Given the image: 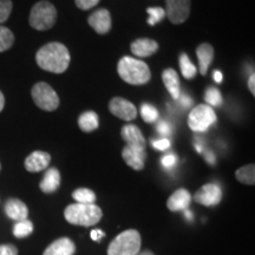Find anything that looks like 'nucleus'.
Masks as SVG:
<instances>
[{
    "label": "nucleus",
    "instance_id": "1",
    "mask_svg": "<svg viewBox=\"0 0 255 255\" xmlns=\"http://www.w3.org/2000/svg\"><path fill=\"white\" fill-rule=\"evenodd\" d=\"M36 62L44 71L63 73L69 68L70 52L64 44L53 41V43L45 44L38 50Z\"/></svg>",
    "mask_w": 255,
    "mask_h": 255
},
{
    "label": "nucleus",
    "instance_id": "2",
    "mask_svg": "<svg viewBox=\"0 0 255 255\" xmlns=\"http://www.w3.org/2000/svg\"><path fill=\"white\" fill-rule=\"evenodd\" d=\"M120 77L128 84L143 85L151 78V73L146 63L132 57H123L117 65Z\"/></svg>",
    "mask_w": 255,
    "mask_h": 255
},
{
    "label": "nucleus",
    "instance_id": "3",
    "mask_svg": "<svg viewBox=\"0 0 255 255\" xmlns=\"http://www.w3.org/2000/svg\"><path fill=\"white\" fill-rule=\"evenodd\" d=\"M66 221L75 226H83V227H90L97 225L102 220L103 213L102 209L95 203L84 205V203H73L69 205L64 212Z\"/></svg>",
    "mask_w": 255,
    "mask_h": 255
},
{
    "label": "nucleus",
    "instance_id": "4",
    "mask_svg": "<svg viewBox=\"0 0 255 255\" xmlns=\"http://www.w3.org/2000/svg\"><path fill=\"white\" fill-rule=\"evenodd\" d=\"M141 234L128 229L117 235L108 247V255H136L141 251Z\"/></svg>",
    "mask_w": 255,
    "mask_h": 255
},
{
    "label": "nucleus",
    "instance_id": "5",
    "mask_svg": "<svg viewBox=\"0 0 255 255\" xmlns=\"http://www.w3.org/2000/svg\"><path fill=\"white\" fill-rule=\"evenodd\" d=\"M57 20V9L55 6L46 0H41L31 8L30 21L31 27L38 31H46L53 27Z\"/></svg>",
    "mask_w": 255,
    "mask_h": 255
},
{
    "label": "nucleus",
    "instance_id": "6",
    "mask_svg": "<svg viewBox=\"0 0 255 255\" xmlns=\"http://www.w3.org/2000/svg\"><path fill=\"white\" fill-rule=\"evenodd\" d=\"M32 100L38 108L44 111H55L59 107V97L51 85L39 82L31 90Z\"/></svg>",
    "mask_w": 255,
    "mask_h": 255
},
{
    "label": "nucleus",
    "instance_id": "7",
    "mask_svg": "<svg viewBox=\"0 0 255 255\" xmlns=\"http://www.w3.org/2000/svg\"><path fill=\"white\" fill-rule=\"evenodd\" d=\"M216 122V114L212 107L206 104L194 108L188 117V126L193 131L203 132Z\"/></svg>",
    "mask_w": 255,
    "mask_h": 255
},
{
    "label": "nucleus",
    "instance_id": "8",
    "mask_svg": "<svg viewBox=\"0 0 255 255\" xmlns=\"http://www.w3.org/2000/svg\"><path fill=\"white\" fill-rule=\"evenodd\" d=\"M164 12L173 24H182L190 14V0H165Z\"/></svg>",
    "mask_w": 255,
    "mask_h": 255
},
{
    "label": "nucleus",
    "instance_id": "9",
    "mask_svg": "<svg viewBox=\"0 0 255 255\" xmlns=\"http://www.w3.org/2000/svg\"><path fill=\"white\" fill-rule=\"evenodd\" d=\"M222 200V190L218 184L208 183L194 194V201L206 207L218 206Z\"/></svg>",
    "mask_w": 255,
    "mask_h": 255
},
{
    "label": "nucleus",
    "instance_id": "10",
    "mask_svg": "<svg viewBox=\"0 0 255 255\" xmlns=\"http://www.w3.org/2000/svg\"><path fill=\"white\" fill-rule=\"evenodd\" d=\"M109 110L114 116L123 121H132L137 116V109L131 102L121 97H114L109 103Z\"/></svg>",
    "mask_w": 255,
    "mask_h": 255
},
{
    "label": "nucleus",
    "instance_id": "11",
    "mask_svg": "<svg viewBox=\"0 0 255 255\" xmlns=\"http://www.w3.org/2000/svg\"><path fill=\"white\" fill-rule=\"evenodd\" d=\"M88 23L98 34H107L111 30L110 12L105 8L97 9L89 15Z\"/></svg>",
    "mask_w": 255,
    "mask_h": 255
},
{
    "label": "nucleus",
    "instance_id": "12",
    "mask_svg": "<svg viewBox=\"0 0 255 255\" xmlns=\"http://www.w3.org/2000/svg\"><path fill=\"white\" fill-rule=\"evenodd\" d=\"M51 162V155L45 151H33L25 159V169L30 173H39L45 170Z\"/></svg>",
    "mask_w": 255,
    "mask_h": 255
},
{
    "label": "nucleus",
    "instance_id": "13",
    "mask_svg": "<svg viewBox=\"0 0 255 255\" xmlns=\"http://www.w3.org/2000/svg\"><path fill=\"white\" fill-rule=\"evenodd\" d=\"M122 135L123 141L127 143V146L135 149H145V138L138 129L133 124H128L122 128Z\"/></svg>",
    "mask_w": 255,
    "mask_h": 255
},
{
    "label": "nucleus",
    "instance_id": "14",
    "mask_svg": "<svg viewBox=\"0 0 255 255\" xmlns=\"http://www.w3.org/2000/svg\"><path fill=\"white\" fill-rule=\"evenodd\" d=\"M122 157L129 167H131L133 170L139 171L144 168L146 151L145 149H135L126 145L122 151Z\"/></svg>",
    "mask_w": 255,
    "mask_h": 255
},
{
    "label": "nucleus",
    "instance_id": "15",
    "mask_svg": "<svg viewBox=\"0 0 255 255\" xmlns=\"http://www.w3.org/2000/svg\"><path fill=\"white\" fill-rule=\"evenodd\" d=\"M191 195L184 188H180L171 194L167 201V207L171 212H181V210L188 209L190 205Z\"/></svg>",
    "mask_w": 255,
    "mask_h": 255
},
{
    "label": "nucleus",
    "instance_id": "16",
    "mask_svg": "<svg viewBox=\"0 0 255 255\" xmlns=\"http://www.w3.org/2000/svg\"><path fill=\"white\" fill-rule=\"evenodd\" d=\"M5 214L13 221H23L26 220L28 216V209L23 201L18 199H8L6 201L5 207Z\"/></svg>",
    "mask_w": 255,
    "mask_h": 255
},
{
    "label": "nucleus",
    "instance_id": "17",
    "mask_svg": "<svg viewBox=\"0 0 255 255\" xmlns=\"http://www.w3.org/2000/svg\"><path fill=\"white\" fill-rule=\"evenodd\" d=\"M76 253V245L71 239L60 238L49 245L43 255H73Z\"/></svg>",
    "mask_w": 255,
    "mask_h": 255
},
{
    "label": "nucleus",
    "instance_id": "18",
    "mask_svg": "<svg viewBox=\"0 0 255 255\" xmlns=\"http://www.w3.org/2000/svg\"><path fill=\"white\" fill-rule=\"evenodd\" d=\"M131 52L136 57H141V58H145V57H150L154 55L156 51L158 50L157 41L148 39V38H141L133 41L130 46Z\"/></svg>",
    "mask_w": 255,
    "mask_h": 255
},
{
    "label": "nucleus",
    "instance_id": "19",
    "mask_svg": "<svg viewBox=\"0 0 255 255\" xmlns=\"http://www.w3.org/2000/svg\"><path fill=\"white\" fill-rule=\"evenodd\" d=\"M197 59H199V68L200 73L202 76H206L208 72V69L214 59V49L208 43H202L197 46L196 49Z\"/></svg>",
    "mask_w": 255,
    "mask_h": 255
},
{
    "label": "nucleus",
    "instance_id": "20",
    "mask_svg": "<svg viewBox=\"0 0 255 255\" xmlns=\"http://www.w3.org/2000/svg\"><path fill=\"white\" fill-rule=\"evenodd\" d=\"M60 186V173L57 168L47 169L46 173L41 178L39 188L43 193L52 194L58 189Z\"/></svg>",
    "mask_w": 255,
    "mask_h": 255
},
{
    "label": "nucleus",
    "instance_id": "21",
    "mask_svg": "<svg viewBox=\"0 0 255 255\" xmlns=\"http://www.w3.org/2000/svg\"><path fill=\"white\" fill-rule=\"evenodd\" d=\"M162 81L167 88L169 94L174 100H178L181 95L180 90V79H178L177 72L174 69H167L162 72Z\"/></svg>",
    "mask_w": 255,
    "mask_h": 255
},
{
    "label": "nucleus",
    "instance_id": "22",
    "mask_svg": "<svg viewBox=\"0 0 255 255\" xmlns=\"http://www.w3.org/2000/svg\"><path fill=\"white\" fill-rule=\"evenodd\" d=\"M78 126L85 132L95 131L100 126V119L95 111H85L78 117Z\"/></svg>",
    "mask_w": 255,
    "mask_h": 255
},
{
    "label": "nucleus",
    "instance_id": "23",
    "mask_svg": "<svg viewBox=\"0 0 255 255\" xmlns=\"http://www.w3.org/2000/svg\"><path fill=\"white\" fill-rule=\"evenodd\" d=\"M235 177H237L239 182L253 186L255 183V165L247 164L245 167L239 168L237 173H235Z\"/></svg>",
    "mask_w": 255,
    "mask_h": 255
},
{
    "label": "nucleus",
    "instance_id": "24",
    "mask_svg": "<svg viewBox=\"0 0 255 255\" xmlns=\"http://www.w3.org/2000/svg\"><path fill=\"white\" fill-rule=\"evenodd\" d=\"M180 68H181V72H182V76L186 79H193L195 78L196 76V66L191 63V60L189 59L187 53H182L180 56Z\"/></svg>",
    "mask_w": 255,
    "mask_h": 255
},
{
    "label": "nucleus",
    "instance_id": "25",
    "mask_svg": "<svg viewBox=\"0 0 255 255\" xmlns=\"http://www.w3.org/2000/svg\"><path fill=\"white\" fill-rule=\"evenodd\" d=\"M72 197L77 203H84V205H90L95 203L96 194L91 189L88 188H79L72 193Z\"/></svg>",
    "mask_w": 255,
    "mask_h": 255
},
{
    "label": "nucleus",
    "instance_id": "26",
    "mask_svg": "<svg viewBox=\"0 0 255 255\" xmlns=\"http://www.w3.org/2000/svg\"><path fill=\"white\" fill-rule=\"evenodd\" d=\"M33 232V223L30 220H23V221H17L13 226V234L15 238L23 239L26 238Z\"/></svg>",
    "mask_w": 255,
    "mask_h": 255
},
{
    "label": "nucleus",
    "instance_id": "27",
    "mask_svg": "<svg viewBox=\"0 0 255 255\" xmlns=\"http://www.w3.org/2000/svg\"><path fill=\"white\" fill-rule=\"evenodd\" d=\"M14 44V34L9 28L0 25V52L11 49Z\"/></svg>",
    "mask_w": 255,
    "mask_h": 255
},
{
    "label": "nucleus",
    "instance_id": "28",
    "mask_svg": "<svg viewBox=\"0 0 255 255\" xmlns=\"http://www.w3.org/2000/svg\"><path fill=\"white\" fill-rule=\"evenodd\" d=\"M141 115H142V119L144 120V122L146 123H154L158 119L157 109H156L154 105L148 104V103L142 104Z\"/></svg>",
    "mask_w": 255,
    "mask_h": 255
},
{
    "label": "nucleus",
    "instance_id": "29",
    "mask_svg": "<svg viewBox=\"0 0 255 255\" xmlns=\"http://www.w3.org/2000/svg\"><path fill=\"white\" fill-rule=\"evenodd\" d=\"M205 100L207 103L209 104V107H220L222 104V96L220 94V91L216 88H209L207 89Z\"/></svg>",
    "mask_w": 255,
    "mask_h": 255
},
{
    "label": "nucleus",
    "instance_id": "30",
    "mask_svg": "<svg viewBox=\"0 0 255 255\" xmlns=\"http://www.w3.org/2000/svg\"><path fill=\"white\" fill-rule=\"evenodd\" d=\"M146 12L149 14L148 24L150 26H154V25L159 23L165 17V12L162 7H149L146 9Z\"/></svg>",
    "mask_w": 255,
    "mask_h": 255
},
{
    "label": "nucleus",
    "instance_id": "31",
    "mask_svg": "<svg viewBox=\"0 0 255 255\" xmlns=\"http://www.w3.org/2000/svg\"><path fill=\"white\" fill-rule=\"evenodd\" d=\"M13 4L12 0H0V24H4L9 18Z\"/></svg>",
    "mask_w": 255,
    "mask_h": 255
},
{
    "label": "nucleus",
    "instance_id": "32",
    "mask_svg": "<svg viewBox=\"0 0 255 255\" xmlns=\"http://www.w3.org/2000/svg\"><path fill=\"white\" fill-rule=\"evenodd\" d=\"M100 1L101 0H75L76 6L83 11H88V9L95 7Z\"/></svg>",
    "mask_w": 255,
    "mask_h": 255
},
{
    "label": "nucleus",
    "instance_id": "33",
    "mask_svg": "<svg viewBox=\"0 0 255 255\" xmlns=\"http://www.w3.org/2000/svg\"><path fill=\"white\" fill-rule=\"evenodd\" d=\"M161 162H162V165H163L164 168L170 169V168H173L175 164H176L177 157H176V155H174V154H168V155H164L163 157H162Z\"/></svg>",
    "mask_w": 255,
    "mask_h": 255
},
{
    "label": "nucleus",
    "instance_id": "34",
    "mask_svg": "<svg viewBox=\"0 0 255 255\" xmlns=\"http://www.w3.org/2000/svg\"><path fill=\"white\" fill-rule=\"evenodd\" d=\"M156 129H157V132L161 133V135L163 136H169L171 133V127L170 124L168 122H165V121H159L157 123V126H156Z\"/></svg>",
    "mask_w": 255,
    "mask_h": 255
},
{
    "label": "nucleus",
    "instance_id": "35",
    "mask_svg": "<svg viewBox=\"0 0 255 255\" xmlns=\"http://www.w3.org/2000/svg\"><path fill=\"white\" fill-rule=\"evenodd\" d=\"M0 255H18V250L13 245H0Z\"/></svg>",
    "mask_w": 255,
    "mask_h": 255
},
{
    "label": "nucleus",
    "instance_id": "36",
    "mask_svg": "<svg viewBox=\"0 0 255 255\" xmlns=\"http://www.w3.org/2000/svg\"><path fill=\"white\" fill-rule=\"evenodd\" d=\"M152 146H154L155 149H157V150L164 151L170 148V141H169L168 138H161L157 139V141H152Z\"/></svg>",
    "mask_w": 255,
    "mask_h": 255
},
{
    "label": "nucleus",
    "instance_id": "37",
    "mask_svg": "<svg viewBox=\"0 0 255 255\" xmlns=\"http://www.w3.org/2000/svg\"><path fill=\"white\" fill-rule=\"evenodd\" d=\"M178 98H180L181 105L184 108H189L191 107V104H193V101H191V98L188 95H180Z\"/></svg>",
    "mask_w": 255,
    "mask_h": 255
},
{
    "label": "nucleus",
    "instance_id": "38",
    "mask_svg": "<svg viewBox=\"0 0 255 255\" xmlns=\"http://www.w3.org/2000/svg\"><path fill=\"white\" fill-rule=\"evenodd\" d=\"M104 232H102V231H100V229H94V231L91 232V234H90V237H91V239L94 241H100V240H102V239L104 238Z\"/></svg>",
    "mask_w": 255,
    "mask_h": 255
},
{
    "label": "nucleus",
    "instance_id": "39",
    "mask_svg": "<svg viewBox=\"0 0 255 255\" xmlns=\"http://www.w3.org/2000/svg\"><path fill=\"white\" fill-rule=\"evenodd\" d=\"M203 152V155H205V158H206V161L208 162L209 164H215V155H214V152L213 151H209V150H207V151H202Z\"/></svg>",
    "mask_w": 255,
    "mask_h": 255
},
{
    "label": "nucleus",
    "instance_id": "40",
    "mask_svg": "<svg viewBox=\"0 0 255 255\" xmlns=\"http://www.w3.org/2000/svg\"><path fill=\"white\" fill-rule=\"evenodd\" d=\"M255 75L254 73H252L251 75V77H250V79H248V89H250V91H251V94L252 95H255Z\"/></svg>",
    "mask_w": 255,
    "mask_h": 255
},
{
    "label": "nucleus",
    "instance_id": "41",
    "mask_svg": "<svg viewBox=\"0 0 255 255\" xmlns=\"http://www.w3.org/2000/svg\"><path fill=\"white\" fill-rule=\"evenodd\" d=\"M213 78H214V81L216 83H221L222 79H223V75L221 71H219V70H215L214 73H213Z\"/></svg>",
    "mask_w": 255,
    "mask_h": 255
},
{
    "label": "nucleus",
    "instance_id": "42",
    "mask_svg": "<svg viewBox=\"0 0 255 255\" xmlns=\"http://www.w3.org/2000/svg\"><path fill=\"white\" fill-rule=\"evenodd\" d=\"M5 107V97L4 95H2V92L0 91V113H1L2 109H4Z\"/></svg>",
    "mask_w": 255,
    "mask_h": 255
},
{
    "label": "nucleus",
    "instance_id": "43",
    "mask_svg": "<svg viewBox=\"0 0 255 255\" xmlns=\"http://www.w3.org/2000/svg\"><path fill=\"white\" fill-rule=\"evenodd\" d=\"M183 212H184V215H186V218L189 220V221H191V220H193V214H191L190 210L189 209H184Z\"/></svg>",
    "mask_w": 255,
    "mask_h": 255
},
{
    "label": "nucleus",
    "instance_id": "44",
    "mask_svg": "<svg viewBox=\"0 0 255 255\" xmlns=\"http://www.w3.org/2000/svg\"><path fill=\"white\" fill-rule=\"evenodd\" d=\"M136 255H155L151 251H143V252H138Z\"/></svg>",
    "mask_w": 255,
    "mask_h": 255
},
{
    "label": "nucleus",
    "instance_id": "45",
    "mask_svg": "<svg viewBox=\"0 0 255 255\" xmlns=\"http://www.w3.org/2000/svg\"><path fill=\"white\" fill-rule=\"evenodd\" d=\"M0 170H1V164H0Z\"/></svg>",
    "mask_w": 255,
    "mask_h": 255
}]
</instances>
